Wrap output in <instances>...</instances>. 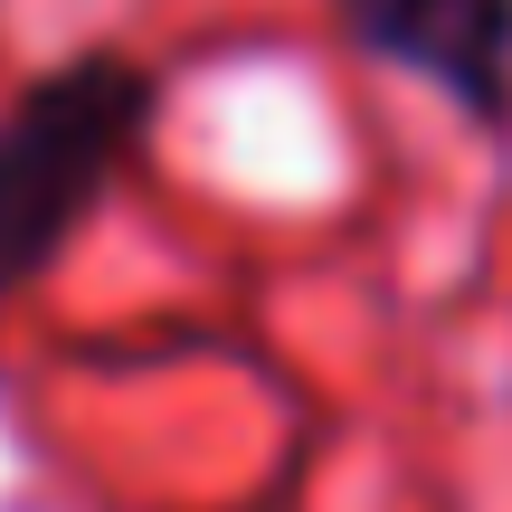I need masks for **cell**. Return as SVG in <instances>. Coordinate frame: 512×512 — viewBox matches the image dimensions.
Returning <instances> with one entry per match:
<instances>
[{
  "label": "cell",
  "instance_id": "1",
  "mask_svg": "<svg viewBox=\"0 0 512 512\" xmlns=\"http://www.w3.org/2000/svg\"><path fill=\"white\" fill-rule=\"evenodd\" d=\"M162 114V76L124 48H86L0 105V294L38 285L105 209Z\"/></svg>",
  "mask_w": 512,
  "mask_h": 512
},
{
  "label": "cell",
  "instance_id": "2",
  "mask_svg": "<svg viewBox=\"0 0 512 512\" xmlns=\"http://www.w3.org/2000/svg\"><path fill=\"white\" fill-rule=\"evenodd\" d=\"M342 38L437 86L475 133H512V0H332Z\"/></svg>",
  "mask_w": 512,
  "mask_h": 512
}]
</instances>
